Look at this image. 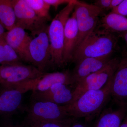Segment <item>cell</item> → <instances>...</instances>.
Segmentation results:
<instances>
[{"mask_svg":"<svg viewBox=\"0 0 127 127\" xmlns=\"http://www.w3.org/2000/svg\"><path fill=\"white\" fill-rule=\"evenodd\" d=\"M117 42L114 33L96 27L75 49L72 61L76 63L86 58L110 56Z\"/></svg>","mask_w":127,"mask_h":127,"instance_id":"obj_1","label":"cell"},{"mask_svg":"<svg viewBox=\"0 0 127 127\" xmlns=\"http://www.w3.org/2000/svg\"><path fill=\"white\" fill-rule=\"evenodd\" d=\"M112 79L102 88L87 91L72 103L64 106L69 116L73 118H88L101 111L111 97Z\"/></svg>","mask_w":127,"mask_h":127,"instance_id":"obj_2","label":"cell"},{"mask_svg":"<svg viewBox=\"0 0 127 127\" xmlns=\"http://www.w3.org/2000/svg\"><path fill=\"white\" fill-rule=\"evenodd\" d=\"M77 0H73L55 16L48 26V33L51 51L50 65L56 67L63 65V53L64 29L67 21L72 13Z\"/></svg>","mask_w":127,"mask_h":127,"instance_id":"obj_3","label":"cell"},{"mask_svg":"<svg viewBox=\"0 0 127 127\" xmlns=\"http://www.w3.org/2000/svg\"><path fill=\"white\" fill-rule=\"evenodd\" d=\"M120 60L117 57L112 58L100 70L79 81L73 90L74 101L87 91L98 90L104 87L113 77Z\"/></svg>","mask_w":127,"mask_h":127,"instance_id":"obj_4","label":"cell"},{"mask_svg":"<svg viewBox=\"0 0 127 127\" xmlns=\"http://www.w3.org/2000/svg\"><path fill=\"white\" fill-rule=\"evenodd\" d=\"M74 10L78 28V36L75 50L97 26L99 16L104 11L94 4L77 0Z\"/></svg>","mask_w":127,"mask_h":127,"instance_id":"obj_5","label":"cell"},{"mask_svg":"<svg viewBox=\"0 0 127 127\" xmlns=\"http://www.w3.org/2000/svg\"><path fill=\"white\" fill-rule=\"evenodd\" d=\"M64 106L46 101L34 100L28 111L26 120L33 122H63L72 119Z\"/></svg>","mask_w":127,"mask_h":127,"instance_id":"obj_6","label":"cell"},{"mask_svg":"<svg viewBox=\"0 0 127 127\" xmlns=\"http://www.w3.org/2000/svg\"><path fill=\"white\" fill-rule=\"evenodd\" d=\"M16 18V26L31 32L34 37L48 28L47 21L39 17L25 0H11Z\"/></svg>","mask_w":127,"mask_h":127,"instance_id":"obj_7","label":"cell"},{"mask_svg":"<svg viewBox=\"0 0 127 127\" xmlns=\"http://www.w3.org/2000/svg\"><path fill=\"white\" fill-rule=\"evenodd\" d=\"M39 75V70L34 66L0 65V84L4 88L15 86L35 79Z\"/></svg>","mask_w":127,"mask_h":127,"instance_id":"obj_8","label":"cell"},{"mask_svg":"<svg viewBox=\"0 0 127 127\" xmlns=\"http://www.w3.org/2000/svg\"><path fill=\"white\" fill-rule=\"evenodd\" d=\"M48 30V28L32 38L29 47L30 63L43 72L50 65L51 57Z\"/></svg>","mask_w":127,"mask_h":127,"instance_id":"obj_9","label":"cell"},{"mask_svg":"<svg viewBox=\"0 0 127 127\" xmlns=\"http://www.w3.org/2000/svg\"><path fill=\"white\" fill-rule=\"evenodd\" d=\"M69 86L56 83L45 92L32 93V97L34 100L50 102L61 106L68 105L74 101V89Z\"/></svg>","mask_w":127,"mask_h":127,"instance_id":"obj_10","label":"cell"},{"mask_svg":"<svg viewBox=\"0 0 127 127\" xmlns=\"http://www.w3.org/2000/svg\"><path fill=\"white\" fill-rule=\"evenodd\" d=\"M3 37L6 43L15 50L22 61L31 63L29 47L32 38L25 30L16 26L11 30L5 32Z\"/></svg>","mask_w":127,"mask_h":127,"instance_id":"obj_11","label":"cell"},{"mask_svg":"<svg viewBox=\"0 0 127 127\" xmlns=\"http://www.w3.org/2000/svg\"><path fill=\"white\" fill-rule=\"evenodd\" d=\"M111 59L110 56L88 57L76 62L75 68L71 72L73 86L75 88L79 81L103 68Z\"/></svg>","mask_w":127,"mask_h":127,"instance_id":"obj_12","label":"cell"},{"mask_svg":"<svg viewBox=\"0 0 127 127\" xmlns=\"http://www.w3.org/2000/svg\"><path fill=\"white\" fill-rule=\"evenodd\" d=\"M111 96L122 104L127 103V55L120 59L112 78Z\"/></svg>","mask_w":127,"mask_h":127,"instance_id":"obj_13","label":"cell"},{"mask_svg":"<svg viewBox=\"0 0 127 127\" xmlns=\"http://www.w3.org/2000/svg\"><path fill=\"white\" fill-rule=\"evenodd\" d=\"M78 36V28L74 12L66 22L64 29L63 58V65L72 61Z\"/></svg>","mask_w":127,"mask_h":127,"instance_id":"obj_14","label":"cell"},{"mask_svg":"<svg viewBox=\"0 0 127 127\" xmlns=\"http://www.w3.org/2000/svg\"><path fill=\"white\" fill-rule=\"evenodd\" d=\"M57 83L73 86L71 72L66 70L62 72L44 73L40 76L34 79L32 92H42L49 89Z\"/></svg>","mask_w":127,"mask_h":127,"instance_id":"obj_15","label":"cell"},{"mask_svg":"<svg viewBox=\"0 0 127 127\" xmlns=\"http://www.w3.org/2000/svg\"><path fill=\"white\" fill-rule=\"evenodd\" d=\"M4 88L0 94V112L11 113L19 108L23 94L27 91L21 85Z\"/></svg>","mask_w":127,"mask_h":127,"instance_id":"obj_16","label":"cell"},{"mask_svg":"<svg viewBox=\"0 0 127 127\" xmlns=\"http://www.w3.org/2000/svg\"><path fill=\"white\" fill-rule=\"evenodd\" d=\"M98 27L114 33L127 32V18L119 14L111 12L103 17Z\"/></svg>","mask_w":127,"mask_h":127,"instance_id":"obj_17","label":"cell"},{"mask_svg":"<svg viewBox=\"0 0 127 127\" xmlns=\"http://www.w3.org/2000/svg\"><path fill=\"white\" fill-rule=\"evenodd\" d=\"M125 113L124 107L115 110L108 109L100 115L95 127H120Z\"/></svg>","mask_w":127,"mask_h":127,"instance_id":"obj_18","label":"cell"},{"mask_svg":"<svg viewBox=\"0 0 127 127\" xmlns=\"http://www.w3.org/2000/svg\"><path fill=\"white\" fill-rule=\"evenodd\" d=\"M0 23L8 31L16 26V18L11 0H0Z\"/></svg>","mask_w":127,"mask_h":127,"instance_id":"obj_19","label":"cell"},{"mask_svg":"<svg viewBox=\"0 0 127 127\" xmlns=\"http://www.w3.org/2000/svg\"><path fill=\"white\" fill-rule=\"evenodd\" d=\"M22 60L15 50L4 39L0 41V65H14L22 64Z\"/></svg>","mask_w":127,"mask_h":127,"instance_id":"obj_20","label":"cell"},{"mask_svg":"<svg viewBox=\"0 0 127 127\" xmlns=\"http://www.w3.org/2000/svg\"><path fill=\"white\" fill-rule=\"evenodd\" d=\"M25 1L39 17L47 21L51 20L49 13L51 6L44 0H25Z\"/></svg>","mask_w":127,"mask_h":127,"instance_id":"obj_21","label":"cell"},{"mask_svg":"<svg viewBox=\"0 0 127 127\" xmlns=\"http://www.w3.org/2000/svg\"><path fill=\"white\" fill-rule=\"evenodd\" d=\"M73 118L63 122H33L25 121L23 125L26 127H71Z\"/></svg>","mask_w":127,"mask_h":127,"instance_id":"obj_22","label":"cell"},{"mask_svg":"<svg viewBox=\"0 0 127 127\" xmlns=\"http://www.w3.org/2000/svg\"><path fill=\"white\" fill-rule=\"evenodd\" d=\"M111 12L121 15L127 16V0H124L117 7L112 10Z\"/></svg>","mask_w":127,"mask_h":127,"instance_id":"obj_23","label":"cell"},{"mask_svg":"<svg viewBox=\"0 0 127 127\" xmlns=\"http://www.w3.org/2000/svg\"><path fill=\"white\" fill-rule=\"evenodd\" d=\"M111 1V0H97L95 1L94 5L104 11L110 10Z\"/></svg>","mask_w":127,"mask_h":127,"instance_id":"obj_24","label":"cell"},{"mask_svg":"<svg viewBox=\"0 0 127 127\" xmlns=\"http://www.w3.org/2000/svg\"><path fill=\"white\" fill-rule=\"evenodd\" d=\"M47 3L54 7L56 10L58 7L63 4H67L70 3L73 0H44Z\"/></svg>","mask_w":127,"mask_h":127,"instance_id":"obj_25","label":"cell"},{"mask_svg":"<svg viewBox=\"0 0 127 127\" xmlns=\"http://www.w3.org/2000/svg\"><path fill=\"white\" fill-rule=\"evenodd\" d=\"M123 0H111L110 10H113L120 4Z\"/></svg>","mask_w":127,"mask_h":127,"instance_id":"obj_26","label":"cell"},{"mask_svg":"<svg viewBox=\"0 0 127 127\" xmlns=\"http://www.w3.org/2000/svg\"><path fill=\"white\" fill-rule=\"evenodd\" d=\"M3 127H26L24 125H17V124H14L11 122H6L4 123Z\"/></svg>","mask_w":127,"mask_h":127,"instance_id":"obj_27","label":"cell"},{"mask_svg":"<svg viewBox=\"0 0 127 127\" xmlns=\"http://www.w3.org/2000/svg\"><path fill=\"white\" fill-rule=\"evenodd\" d=\"M71 127H89L79 122H76L73 124Z\"/></svg>","mask_w":127,"mask_h":127,"instance_id":"obj_28","label":"cell"},{"mask_svg":"<svg viewBox=\"0 0 127 127\" xmlns=\"http://www.w3.org/2000/svg\"><path fill=\"white\" fill-rule=\"evenodd\" d=\"M5 33V28L0 23V36H3Z\"/></svg>","mask_w":127,"mask_h":127,"instance_id":"obj_29","label":"cell"},{"mask_svg":"<svg viewBox=\"0 0 127 127\" xmlns=\"http://www.w3.org/2000/svg\"><path fill=\"white\" fill-rule=\"evenodd\" d=\"M120 127H127V118L122 122Z\"/></svg>","mask_w":127,"mask_h":127,"instance_id":"obj_30","label":"cell"},{"mask_svg":"<svg viewBox=\"0 0 127 127\" xmlns=\"http://www.w3.org/2000/svg\"><path fill=\"white\" fill-rule=\"evenodd\" d=\"M123 38L124 39L127 46V32H124L122 35Z\"/></svg>","mask_w":127,"mask_h":127,"instance_id":"obj_31","label":"cell"},{"mask_svg":"<svg viewBox=\"0 0 127 127\" xmlns=\"http://www.w3.org/2000/svg\"><path fill=\"white\" fill-rule=\"evenodd\" d=\"M3 35L0 36V41L3 39Z\"/></svg>","mask_w":127,"mask_h":127,"instance_id":"obj_32","label":"cell"}]
</instances>
